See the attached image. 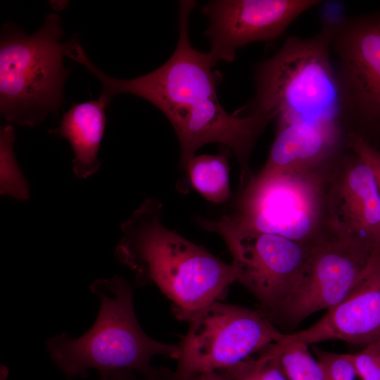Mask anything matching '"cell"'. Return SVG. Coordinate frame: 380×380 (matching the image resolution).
Wrapping results in <instances>:
<instances>
[{"mask_svg":"<svg viewBox=\"0 0 380 380\" xmlns=\"http://www.w3.org/2000/svg\"><path fill=\"white\" fill-rule=\"evenodd\" d=\"M260 352L256 359H247L221 372L232 380H289L267 350Z\"/></svg>","mask_w":380,"mask_h":380,"instance_id":"19","label":"cell"},{"mask_svg":"<svg viewBox=\"0 0 380 380\" xmlns=\"http://www.w3.org/2000/svg\"><path fill=\"white\" fill-rule=\"evenodd\" d=\"M63 34L61 18L54 13L31 35L10 23L2 26L0 110L6 120L32 127L49 114L58 115L70 73L63 58L73 40L61 43Z\"/></svg>","mask_w":380,"mask_h":380,"instance_id":"5","label":"cell"},{"mask_svg":"<svg viewBox=\"0 0 380 380\" xmlns=\"http://www.w3.org/2000/svg\"><path fill=\"white\" fill-rule=\"evenodd\" d=\"M205 200L220 204L232 197L228 153L203 154L189 161L184 179Z\"/></svg>","mask_w":380,"mask_h":380,"instance_id":"16","label":"cell"},{"mask_svg":"<svg viewBox=\"0 0 380 380\" xmlns=\"http://www.w3.org/2000/svg\"><path fill=\"white\" fill-rule=\"evenodd\" d=\"M353 360L361 380H380V338L353 354Z\"/></svg>","mask_w":380,"mask_h":380,"instance_id":"21","label":"cell"},{"mask_svg":"<svg viewBox=\"0 0 380 380\" xmlns=\"http://www.w3.org/2000/svg\"><path fill=\"white\" fill-rule=\"evenodd\" d=\"M318 0H216L206 3L202 12L209 19L205 35L214 65L232 62L236 51L250 43L281 36L302 13L319 4Z\"/></svg>","mask_w":380,"mask_h":380,"instance_id":"11","label":"cell"},{"mask_svg":"<svg viewBox=\"0 0 380 380\" xmlns=\"http://www.w3.org/2000/svg\"><path fill=\"white\" fill-rule=\"evenodd\" d=\"M265 349L289 380H327L317 360L310 353L308 346L291 340L287 334Z\"/></svg>","mask_w":380,"mask_h":380,"instance_id":"17","label":"cell"},{"mask_svg":"<svg viewBox=\"0 0 380 380\" xmlns=\"http://www.w3.org/2000/svg\"><path fill=\"white\" fill-rule=\"evenodd\" d=\"M338 123L295 122L277 126L267 160L260 172L324 167L347 147Z\"/></svg>","mask_w":380,"mask_h":380,"instance_id":"14","label":"cell"},{"mask_svg":"<svg viewBox=\"0 0 380 380\" xmlns=\"http://www.w3.org/2000/svg\"><path fill=\"white\" fill-rule=\"evenodd\" d=\"M189 322L177 346L172 380H194L203 374L224 370L285 336L261 311L217 300Z\"/></svg>","mask_w":380,"mask_h":380,"instance_id":"7","label":"cell"},{"mask_svg":"<svg viewBox=\"0 0 380 380\" xmlns=\"http://www.w3.org/2000/svg\"><path fill=\"white\" fill-rule=\"evenodd\" d=\"M135 372L127 370H112L99 373L97 380H143Z\"/></svg>","mask_w":380,"mask_h":380,"instance_id":"23","label":"cell"},{"mask_svg":"<svg viewBox=\"0 0 380 380\" xmlns=\"http://www.w3.org/2000/svg\"><path fill=\"white\" fill-rule=\"evenodd\" d=\"M196 380H232L221 371H212L203 374L198 376Z\"/></svg>","mask_w":380,"mask_h":380,"instance_id":"24","label":"cell"},{"mask_svg":"<svg viewBox=\"0 0 380 380\" xmlns=\"http://www.w3.org/2000/svg\"><path fill=\"white\" fill-rule=\"evenodd\" d=\"M376 245L329 234L312 243L301 277L276 318L298 324L340 303L358 283Z\"/></svg>","mask_w":380,"mask_h":380,"instance_id":"10","label":"cell"},{"mask_svg":"<svg viewBox=\"0 0 380 380\" xmlns=\"http://www.w3.org/2000/svg\"><path fill=\"white\" fill-rule=\"evenodd\" d=\"M338 121L348 132L380 127V13L333 23Z\"/></svg>","mask_w":380,"mask_h":380,"instance_id":"8","label":"cell"},{"mask_svg":"<svg viewBox=\"0 0 380 380\" xmlns=\"http://www.w3.org/2000/svg\"><path fill=\"white\" fill-rule=\"evenodd\" d=\"M287 336L308 346L329 340L366 346L380 338V241L350 294L310 327Z\"/></svg>","mask_w":380,"mask_h":380,"instance_id":"13","label":"cell"},{"mask_svg":"<svg viewBox=\"0 0 380 380\" xmlns=\"http://www.w3.org/2000/svg\"><path fill=\"white\" fill-rule=\"evenodd\" d=\"M15 138V130L11 124L1 128L0 191L1 195L25 201L29 197V184L23 177L15 159L13 150Z\"/></svg>","mask_w":380,"mask_h":380,"instance_id":"18","label":"cell"},{"mask_svg":"<svg viewBox=\"0 0 380 380\" xmlns=\"http://www.w3.org/2000/svg\"><path fill=\"white\" fill-rule=\"evenodd\" d=\"M347 147L360 156L372 170L380 193V150L364 137L352 132L346 133Z\"/></svg>","mask_w":380,"mask_h":380,"instance_id":"22","label":"cell"},{"mask_svg":"<svg viewBox=\"0 0 380 380\" xmlns=\"http://www.w3.org/2000/svg\"><path fill=\"white\" fill-rule=\"evenodd\" d=\"M108 104L101 97L74 103L63 115L58 126L49 133L67 139L73 151V172L77 178L85 179L101 167L98 158L104 134Z\"/></svg>","mask_w":380,"mask_h":380,"instance_id":"15","label":"cell"},{"mask_svg":"<svg viewBox=\"0 0 380 380\" xmlns=\"http://www.w3.org/2000/svg\"><path fill=\"white\" fill-rule=\"evenodd\" d=\"M100 300L94 324L76 338L63 332L49 338L46 350L66 376L86 377L91 369L135 372L143 380H164L167 369L151 364L153 357L177 360V346L157 341L141 328L134 312L132 286L121 276L99 279L89 286Z\"/></svg>","mask_w":380,"mask_h":380,"instance_id":"3","label":"cell"},{"mask_svg":"<svg viewBox=\"0 0 380 380\" xmlns=\"http://www.w3.org/2000/svg\"><path fill=\"white\" fill-rule=\"evenodd\" d=\"M351 152L341 153L328 171L326 229L338 238L377 243L380 241L378 185L369 165Z\"/></svg>","mask_w":380,"mask_h":380,"instance_id":"12","label":"cell"},{"mask_svg":"<svg viewBox=\"0 0 380 380\" xmlns=\"http://www.w3.org/2000/svg\"><path fill=\"white\" fill-rule=\"evenodd\" d=\"M196 4L194 1H179L175 50L163 65L148 74L129 80L114 78L98 69L82 48L76 49L71 59L99 79L103 87L100 97L107 103L119 94H130L148 101L165 115L179 141L184 177L198 149L218 143L236 157L242 187L254 177L249 159L257 140L274 119L259 113L229 114L223 108L216 91L223 77L213 70L208 53L195 49L190 42L189 19Z\"/></svg>","mask_w":380,"mask_h":380,"instance_id":"1","label":"cell"},{"mask_svg":"<svg viewBox=\"0 0 380 380\" xmlns=\"http://www.w3.org/2000/svg\"><path fill=\"white\" fill-rule=\"evenodd\" d=\"M314 353L327 380L360 379L355 365L353 354L331 353L317 348L314 349Z\"/></svg>","mask_w":380,"mask_h":380,"instance_id":"20","label":"cell"},{"mask_svg":"<svg viewBox=\"0 0 380 380\" xmlns=\"http://www.w3.org/2000/svg\"><path fill=\"white\" fill-rule=\"evenodd\" d=\"M331 163L314 169L260 172L239 189L232 212L213 220L236 230L311 244L328 234L325 194Z\"/></svg>","mask_w":380,"mask_h":380,"instance_id":"6","label":"cell"},{"mask_svg":"<svg viewBox=\"0 0 380 380\" xmlns=\"http://www.w3.org/2000/svg\"><path fill=\"white\" fill-rule=\"evenodd\" d=\"M332 40L333 23L312 37H289L275 54L255 66V93L248 114L267 115L277 119V126L340 124Z\"/></svg>","mask_w":380,"mask_h":380,"instance_id":"4","label":"cell"},{"mask_svg":"<svg viewBox=\"0 0 380 380\" xmlns=\"http://www.w3.org/2000/svg\"><path fill=\"white\" fill-rule=\"evenodd\" d=\"M196 220L201 227L222 238L237 271V281L257 299L262 313L276 318L301 277L312 243L236 230L202 217Z\"/></svg>","mask_w":380,"mask_h":380,"instance_id":"9","label":"cell"},{"mask_svg":"<svg viewBox=\"0 0 380 380\" xmlns=\"http://www.w3.org/2000/svg\"><path fill=\"white\" fill-rule=\"evenodd\" d=\"M163 205L146 199L121 224L115 255L135 274L137 286L155 285L175 315L190 322L237 281L234 265L184 238L163 222Z\"/></svg>","mask_w":380,"mask_h":380,"instance_id":"2","label":"cell"}]
</instances>
